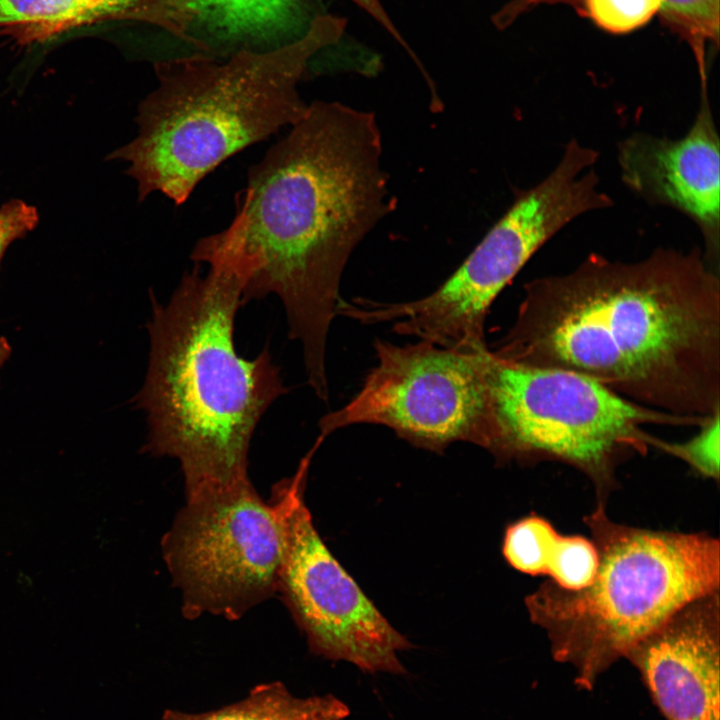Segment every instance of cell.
Masks as SVG:
<instances>
[{"label": "cell", "mask_w": 720, "mask_h": 720, "mask_svg": "<svg viewBox=\"0 0 720 720\" xmlns=\"http://www.w3.org/2000/svg\"><path fill=\"white\" fill-rule=\"evenodd\" d=\"M375 117L317 100L251 166L232 222L198 240L244 278L242 304L269 294L284 306L302 346L308 383L329 398L326 345L340 281L357 245L394 209Z\"/></svg>", "instance_id": "obj_1"}, {"label": "cell", "mask_w": 720, "mask_h": 720, "mask_svg": "<svg viewBox=\"0 0 720 720\" xmlns=\"http://www.w3.org/2000/svg\"><path fill=\"white\" fill-rule=\"evenodd\" d=\"M492 353L574 371L645 407L683 418L720 412V280L694 248L636 262L592 253L524 285Z\"/></svg>", "instance_id": "obj_2"}, {"label": "cell", "mask_w": 720, "mask_h": 720, "mask_svg": "<svg viewBox=\"0 0 720 720\" xmlns=\"http://www.w3.org/2000/svg\"><path fill=\"white\" fill-rule=\"evenodd\" d=\"M186 271L166 304L150 293V352L142 388L144 452L179 461L185 498L249 479L253 433L288 389L268 346L254 359L238 354L234 323L244 280L224 258Z\"/></svg>", "instance_id": "obj_3"}, {"label": "cell", "mask_w": 720, "mask_h": 720, "mask_svg": "<svg viewBox=\"0 0 720 720\" xmlns=\"http://www.w3.org/2000/svg\"><path fill=\"white\" fill-rule=\"evenodd\" d=\"M342 28L339 19L322 16L276 48L158 63L156 86L137 108L136 136L107 159L128 163L139 201L159 193L185 203L224 161L304 115L299 82L311 57Z\"/></svg>", "instance_id": "obj_4"}, {"label": "cell", "mask_w": 720, "mask_h": 720, "mask_svg": "<svg viewBox=\"0 0 720 720\" xmlns=\"http://www.w3.org/2000/svg\"><path fill=\"white\" fill-rule=\"evenodd\" d=\"M584 523L598 554L590 583L566 590L547 580L525 605L554 656L589 681L683 607L719 591L720 545L704 532L615 522L603 503Z\"/></svg>", "instance_id": "obj_5"}, {"label": "cell", "mask_w": 720, "mask_h": 720, "mask_svg": "<svg viewBox=\"0 0 720 720\" xmlns=\"http://www.w3.org/2000/svg\"><path fill=\"white\" fill-rule=\"evenodd\" d=\"M598 151L571 139L553 171L520 191L502 217L455 272L420 299L345 302L342 316L365 324L393 323L401 335L464 352L487 350L485 321L503 288L556 233L582 214L607 209L613 199L599 189Z\"/></svg>", "instance_id": "obj_6"}, {"label": "cell", "mask_w": 720, "mask_h": 720, "mask_svg": "<svg viewBox=\"0 0 720 720\" xmlns=\"http://www.w3.org/2000/svg\"><path fill=\"white\" fill-rule=\"evenodd\" d=\"M492 419L489 451L498 462L558 461L586 475L598 503L616 487V469L646 454L655 436L643 426L696 425L619 395L583 374L507 361L487 353Z\"/></svg>", "instance_id": "obj_7"}, {"label": "cell", "mask_w": 720, "mask_h": 720, "mask_svg": "<svg viewBox=\"0 0 720 720\" xmlns=\"http://www.w3.org/2000/svg\"><path fill=\"white\" fill-rule=\"evenodd\" d=\"M185 499L161 544L183 614L239 619L278 592L275 513L250 479Z\"/></svg>", "instance_id": "obj_8"}, {"label": "cell", "mask_w": 720, "mask_h": 720, "mask_svg": "<svg viewBox=\"0 0 720 720\" xmlns=\"http://www.w3.org/2000/svg\"><path fill=\"white\" fill-rule=\"evenodd\" d=\"M376 365L357 394L319 421L320 436L355 424L382 425L413 446L436 453L454 442L487 450L492 432L487 353L420 340L376 339Z\"/></svg>", "instance_id": "obj_9"}, {"label": "cell", "mask_w": 720, "mask_h": 720, "mask_svg": "<svg viewBox=\"0 0 720 720\" xmlns=\"http://www.w3.org/2000/svg\"><path fill=\"white\" fill-rule=\"evenodd\" d=\"M311 457L278 481L269 504L278 521L282 555L278 592L310 649L369 673L405 674L399 653L413 645L383 616L326 547L305 504Z\"/></svg>", "instance_id": "obj_10"}, {"label": "cell", "mask_w": 720, "mask_h": 720, "mask_svg": "<svg viewBox=\"0 0 720 720\" xmlns=\"http://www.w3.org/2000/svg\"><path fill=\"white\" fill-rule=\"evenodd\" d=\"M701 91L695 119L679 139L636 132L617 145L623 184L647 202L689 217L705 243L706 260L718 269L720 240L719 137Z\"/></svg>", "instance_id": "obj_11"}, {"label": "cell", "mask_w": 720, "mask_h": 720, "mask_svg": "<svg viewBox=\"0 0 720 720\" xmlns=\"http://www.w3.org/2000/svg\"><path fill=\"white\" fill-rule=\"evenodd\" d=\"M719 632L717 591L683 607L625 655L667 720H719Z\"/></svg>", "instance_id": "obj_12"}, {"label": "cell", "mask_w": 720, "mask_h": 720, "mask_svg": "<svg viewBox=\"0 0 720 720\" xmlns=\"http://www.w3.org/2000/svg\"><path fill=\"white\" fill-rule=\"evenodd\" d=\"M300 12L301 0H132L129 21L158 26L208 51L271 40Z\"/></svg>", "instance_id": "obj_13"}, {"label": "cell", "mask_w": 720, "mask_h": 720, "mask_svg": "<svg viewBox=\"0 0 720 720\" xmlns=\"http://www.w3.org/2000/svg\"><path fill=\"white\" fill-rule=\"evenodd\" d=\"M502 554L515 570L531 576H548L566 590L588 585L598 564L591 539L559 534L548 520L536 514L522 517L506 527Z\"/></svg>", "instance_id": "obj_14"}, {"label": "cell", "mask_w": 720, "mask_h": 720, "mask_svg": "<svg viewBox=\"0 0 720 720\" xmlns=\"http://www.w3.org/2000/svg\"><path fill=\"white\" fill-rule=\"evenodd\" d=\"M131 0H0V29L25 42L105 21H129Z\"/></svg>", "instance_id": "obj_15"}, {"label": "cell", "mask_w": 720, "mask_h": 720, "mask_svg": "<svg viewBox=\"0 0 720 720\" xmlns=\"http://www.w3.org/2000/svg\"><path fill=\"white\" fill-rule=\"evenodd\" d=\"M348 707L332 695L299 698L279 682L254 688L243 700L205 713L167 711L162 720H346Z\"/></svg>", "instance_id": "obj_16"}, {"label": "cell", "mask_w": 720, "mask_h": 720, "mask_svg": "<svg viewBox=\"0 0 720 720\" xmlns=\"http://www.w3.org/2000/svg\"><path fill=\"white\" fill-rule=\"evenodd\" d=\"M663 23L691 47L698 65L701 90H707L705 47L718 43L720 0H661Z\"/></svg>", "instance_id": "obj_17"}, {"label": "cell", "mask_w": 720, "mask_h": 720, "mask_svg": "<svg viewBox=\"0 0 720 720\" xmlns=\"http://www.w3.org/2000/svg\"><path fill=\"white\" fill-rule=\"evenodd\" d=\"M719 417L720 412L707 417L699 431L684 442H669L655 438L652 447L685 462L703 478L719 479Z\"/></svg>", "instance_id": "obj_18"}, {"label": "cell", "mask_w": 720, "mask_h": 720, "mask_svg": "<svg viewBox=\"0 0 720 720\" xmlns=\"http://www.w3.org/2000/svg\"><path fill=\"white\" fill-rule=\"evenodd\" d=\"M661 0H584L590 18L602 29L627 33L658 14Z\"/></svg>", "instance_id": "obj_19"}, {"label": "cell", "mask_w": 720, "mask_h": 720, "mask_svg": "<svg viewBox=\"0 0 720 720\" xmlns=\"http://www.w3.org/2000/svg\"><path fill=\"white\" fill-rule=\"evenodd\" d=\"M38 222L36 207L23 200L12 199L0 207V265L10 244L33 231Z\"/></svg>", "instance_id": "obj_20"}, {"label": "cell", "mask_w": 720, "mask_h": 720, "mask_svg": "<svg viewBox=\"0 0 720 720\" xmlns=\"http://www.w3.org/2000/svg\"><path fill=\"white\" fill-rule=\"evenodd\" d=\"M371 16H373L378 22H380L388 31L397 36L394 27L389 20L388 16L384 12L380 2L378 0H352Z\"/></svg>", "instance_id": "obj_21"}, {"label": "cell", "mask_w": 720, "mask_h": 720, "mask_svg": "<svg viewBox=\"0 0 720 720\" xmlns=\"http://www.w3.org/2000/svg\"><path fill=\"white\" fill-rule=\"evenodd\" d=\"M11 354V346L6 338H0V369Z\"/></svg>", "instance_id": "obj_22"}]
</instances>
